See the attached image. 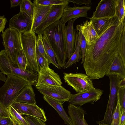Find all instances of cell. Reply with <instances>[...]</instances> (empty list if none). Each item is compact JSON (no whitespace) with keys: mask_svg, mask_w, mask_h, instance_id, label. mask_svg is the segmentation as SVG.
Instances as JSON below:
<instances>
[{"mask_svg":"<svg viewBox=\"0 0 125 125\" xmlns=\"http://www.w3.org/2000/svg\"><path fill=\"white\" fill-rule=\"evenodd\" d=\"M95 43L86 45L83 63L86 74L92 80L103 78L116 55L125 64V19L119 21L115 15Z\"/></svg>","mask_w":125,"mask_h":125,"instance_id":"6da1fadb","label":"cell"},{"mask_svg":"<svg viewBox=\"0 0 125 125\" xmlns=\"http://www.w3.org/2000/svg\"><path fill=\"white\" fill-rule=\"evenodd\" d=\"M65 26L59 21L47 27L42 33L50 44L55 53L57 62L61 68L64 66L66 59Z\"/></svg>","mask_w":125,"mask_h":125,"instance_id":"7a4b0ae2","label":"cell"},{"mask_svg":"<svg viewBox=\"0 0 125 125\" xmlns=\"http://www.w3.org/2000/svg\"><path fill=\"white\" fill-rule=\"evenodd\" d=\"M7 76L4 84L0 88V103L8 109L15 102L21 90L29 83L18 77L11 75Z\"/></svg>","mask_w":125,"mask_h":125,"instance_id":"3957f363","label":"cell"},{"mask_svg":"<svg viewBox=\"0 0 125 125\" xmlns=\"http://www.w3.org/2000/svg\"><path fill=\"white\" fill-rule=\"evenodd\" d=\"M0 70L5 75H12L21 78L32 85L35 86L37 82L38 73L23 70L15 65L7 55L4 50L0 52Z\"/></svg>","mask_w":125,"mask_h":125,"instance_id":"277c9868","label":"cell"},{"mask_svg":"<svg viewBox=\"0 0 125 125\" xmlns=\"http://www.w3.org/2000/svg\"><path fill=\"white\" fill-rule=\"evenodd\" d=\"M22 49L27 61L26 69L38 73L39 68L37 64L36 54L37 36L35 32H20Z\"/></svg>","mask_w":125,"mask_h":125,"instance_id":"5b68a950","label":"cell"},{"mask_svg":"<svg viewBox=\"0 0 125 125\" xmlns=\"http://www.w3.org/2000/svg\"><path fill=\"white\" fill-rule=\"evenodd\" d=\"M1 36L7 55L14 65L17 66V56L20 50L22 49L20 32L9 27L2 32Z\"/></svg>","mask_w":125,"mask_h":125,"instance_id":"8992f818","label":"cell"},{"mask_svg":"<svg viewBox=\"0 0 125 125\" xmlns=\"http://www.w3.org/2000/svg\"><path fill=\"white\" fill-rule=\"evenodd\" d=\"M63 78L69 85L77 93L88 91L94 87L92 80L86 74L63 73Z\"/></svg>","mask_w":125,"mask_h":125,"instance_id":"52a82bcc","label":"cell"},{"mask_svg":"<svg viewBox=\"0 0 125 125\" xmlns=\"http://www.w3.org/2000/svg\"><path fill=\"white\" fill-rule=\"evenodd\" d=\"M108 76L110 80L109 95L104 118L101 121L107 125H110L112 114L117 100V92L119 88L118 84L121 79L116 75H110Z\"/></svg>","mask_w":125,"mask_h":125,"instance_id":"ba28073f","label":"cell"},{"mask_svg":"<svg viewBox=\"0 0 125 125\" xmlns=\"http://www.w3.org/2000/svg\"><path fill=\"white\" fill-rule=\"evenodd\" d=\"M103 93V91L94 87L88 91L72 94L68 102L69 104L80 107L87 103L93 104L99 100Z\"/></svg>","mask_w":125,"mask_h":125,"instance_id":"9c48e42d","label":"cell"},{"mask_svg":"<svg viewBox=\"0 0 125 125\" xmlns=\"http://www.w3.org/2000/svg\"><path fill=\"white\" fill-rule=\"evenodd\" d=\"M35 87L44 96L62 103L68 101L72 94L70 92L62 86H42Z\"/></svg>","mask_w":125,"mask_h":125,"instance_id":"30bf717a","label":"cell"},{"mask_svg":"<svg viewBox=\"0 0 125 125\" xmlns=\"http://www.w3.org/2000/svg\"><path fill=\"white\" fill-rule=\"evenodd\" d=\"M11 106L20 115L34 117L45 122L47 118L43 110L37 105L14 102Z\"/></svg>","mask_w":125,"mask_h":125,"instance_id":"8fae6325","label":"cell"},{"mask_svg":"<svg viewBox=\"0 0 125 125\" xmlns=\"http://www.w3.org/2000/svg\"><path fill=\"white\" fill-rule=\"evenodd\" d=\"M37 82L35 86H62V83L60 76L49 67L40 70L38 73Z\"/></svg>","mask_w":125,"mask_h":125,"instance_id":"7c38bea8","label":"cell"},{"mask_svg":"<svg viewBox=\"0 0 125 125\" xmlns=\"http://www.w3.org/2000/svg\"><path fill=\"white\" fill-rule=\"evenodd\" d=\"M66 6L60 5H52L42 23L35 31V33L38 34H42L47 27L59 21L62 17L64 9Z\"/></svg>","mask_w":125,"mask_h":125,"instance_id":"4fadbf2b","label":"cell"},{"mask_svg":"<svg viewBox=\"0 0 125 125\" xmlns=\"http://www.w3.org/2000/svg\"><path fill=\"white\" fill-rule=\"evenodd\" d=\"M32 18L22 11L14 15L10 20L9 27L17 30L19 32L30 31Z\"/></svg>","mask_w":125,"mask_h":125,"instance_id":"5bb4252c","label":"cell"},{"mask_svg":"<svg viewBox=\"0 0 125 125\" xmlns=\"http://www.w3.org/2000/svg\"><path fill=\"white\" fill-rule=\"evenodd\" d=\"M92 9L90 6H76L71 7L68 6L65 7L63 13L59 21L62 24L65 25L69 20L73 19H77L81 17H84L89 19L87 15L88 12Z\"/></svg>","mask_w":125,"mask_h":125,"instance_id":"9a60e30c","label":"cell"},{"mask_svg":"<svg viewBox=\"0 0 125 125\" xmlns=\"http://www.w3.org/2000/svg\"><path fill=\"white\" fill-rule=\"evenodd\" d=\"M116 0H101L98 3L91 18H112L115 15Z\"/></svg>","mask_w":125,"mask_h":125,"instance_id":"2e32d148","label":"cell"},{"mask_svg":"<svg viewBox=\"0 0 125 125\" xmlns=\"http://www.w3.org/2000/svg\"><path fill=\"white\" fill-rule=\"evenodd\" d=\"M77 18L69 20L65 27V41L66 58L69 60L74 51L75 40V31L74 28V23Z\"/></svg>","mask_w":125,"mask_h":125,"instance_id":"e0dca14e","label":"cell"},{"mask_svg":"<svg viewBox=\"0 0 125 125\" xmlns=\"http://www.w3.org/2000/svg\"><path fill=\"white\" fill-rule=\"evenodd\" d=\"M76 28L84 37L87 45L94 43L99 38L90 20H87L83 24L77 25Z\"/></svg>","mask_w":125,"mask_h":125,"instance_id":"ac0fdd59","label":"cell"},{"mask_svg":"<svg viewBox=\"0 0 125 125\" xmlns=\"http://www.w3.org/2000/svg\"><path fill=\"white\" fill-rule=\"evenodd\" d=\"M30 31L35 32L42 23L49 12L52 6L34 4Z\"/></svg>","mask_w":125,"mask_h":125,"instance_id":"d6986e66","label":"cell"},{"mask_svg":"<svg viewBox=\"0 0 125 125\" xmlns=\"http://www.w3.org/2000/svg\"><path fill=\"white\" fill-rule=\"evenodd\" d=\"M68 111L72 125H88L84 118L86 112L82 108L69 104Z\"/></svg>","mask_w":125,"mask_h":125,"instance_id":"ffe728a7","label":"cell"},{"mask_svg":"<svg viewBox=\"0 0 125 125\" xmlns=\"http://www.w3.org/2000/svg\"><path fill=\"white\" fill-rule=\"evenodd\" d=\"M105 75H115L121 79L125 78V64L120 54L116 55Z\"/></svg>","mask_w":125,"mask_h":125,"instance_id":"44dd1931","label":"cell"},{"mask_svg":"<svg viewBox=\"0 0 125 125\" xmlns=\"http://www.w3.org/2000/svg\"><path fill=\"white\" fill-rule=\"evenodd\" d=\"M15 102L37 105L32 85L29 84L24 87L19 92Z\"/></svg>","mask_w":125,"mask_h":125,"instance_id":"7402d4cb","label":"cell"},{"mask_svg":"<svg viewBox=\"0 0 125 125\" xmlns=\"http://www.w3.org/2000/svg\"><path fill=\"white\" fill-rule=\"evenodd\" d=\"M43 98L57 112L65 123L67 125H72L71 120L64 109L62 103L45 96Z\"/></svg>","mask_w":125,"mask_h":125,"instance_id":"603a6c76","label":"cell"},{"mask_svg":"<svg viewBox=\"0 0 125 125\" xmlns=\"http://www.w3.org/2000/svg\"><path fill=\"white\" fill-rule=\"evenodd\" d=\"M112 18L104 17L95 18H90V21L99 36L106 29Z\"/></svg>","mask_w":125,"mask_h":125,"instance_id":"cb8c5ba5","label":"cell"},{"mask_svg":"<svg viewBox=\"0 0 125 125\" xmlns=\"http://www.w3.org/2000/svg\"><path fill=\"white\" fill-rule=\"evenodd\" d=\"M42 40L48 60L50 63H52L59 69L61 67L58 65L56 60L55 53L48 41L45 37L43 35Z\"/></svg>","mask_w":125,"mask_h":125,"instance_id":"d4e9b609","label":"cell"},{"mask_svg":"<svg viewBox=\"0 0 125 125\" xmlns=\"http://www.w3.org/2000/svg\"><path fill=\"white\" fill-rule=\"evenodd\" d=\"M82 58V52L79 42L76 39L74 47V51L63 67L64 69L68 68L73 64L78 62Z\"/></svg>","mask_w":125,"mask_h":125,"instance_id":"484cf974","label":"cell"},{"mask_svg":"<svg viewBox=\"0 0 125 125\" xmlns=\"http://www.w3.org/2000/svg\"><path fill=\"white\" fill-rule=\"evenodd\" d=\"M8 109L11 120L15 125H28L23 117L11 105L10 106Z\"/></svg>","mask_w":125,"mask_h":125,"instance_id":"4316f807","label":"cell"},{"mask_svg":"<svg viewBox=\"0 0 125 125\" xmlns=\"http://www.w3.org/2000/svg\"><path fill=\"white\" fill-rule=\"evenodd\" d=\"M115 15L119 21L125 18V0H116Z\"/></svg>","mask_w":125,"mask_h":125,"instance_id":"83f0119b","label":"cell"},{"mask_svg":"<svg viewBox=\"0 0 125 125\" xmlns=\"http://www.w3.org/2000/svg\"><path fill=\"white\" fill-rule=\"evenodd\" d=\"M20 11H22L32 18L35 5L29 0H22L20 5Z\"/></svg>","mask_w":125,"mask_h":125,"instance_id":"f1b7e54d","label":"cell"},{"mask_svg":"<svg viewBox=\"0 0 125 125\" xmlns=\"http://www.w3.org/2000/svg\"><path fill=\"white\" fill-rule=\"evenodd\" d=\"M33 1L34 4L46 6L60 5L67 6L70 3L69 0H35Z\"/></svg>","mask_w":125,"mask_h":125,"instance_id":"f546056e","label":"cell"},{"mask_svg":"<svg viewBox=\"0 0 125 125\" xmlns=\"http://www.w3.org/2000/svg\"><path fill=\"white\" fill-rule=\"evenodd\" d=\"M122 110L117 100L116 105L112 114L111 125H120Z\"/></svg>","mask_w":125,"mask_h":125,"instance_id":"4dcf8cb0","label":"cell"},{"mask_svg":"<svg viewBox=\"0 0 125 125\" xmlns=\"http://www.w3.org/2000/svg\"><path fill=\"white\" fill-rule=\"evenodd\" d=\"M17 66L19 68L24 70H27V61L22 49L20 50L17 55Z\"/></svg>","mask_w":125,"mask_h":125,"instance_id":"1f68e13d","label":"cell"},{"mask_svg":"<svg viewBox=\"0 0 125 125\" xmlns=\"http://www.w3.org/2000/svg\"><path fill=\"white\" fill-rule=\"evenodd\" d=\"M36 54L37 62L40 70L49 67L50 62L38 52L36 47Z\"/></svg>","mask_w":125,"mask_h":125,"instance_id":"d6a6232c","label":"cell"},{"mask_svg":"<svg viewBox=\"0 0 125 125\" xmlns=\"http://www.w3.org/2000/svg\"><path fill=\"white\" fill-rule=\"evenodd\" d=\"M75 39L79 41L80 46L82 51V60L81 63L84 62L86 46V43L83 36L79 31H77Z\"/></svg>","mask_w":125,"mask_h":125,"instance_id":"836d02e7","label":"cell"},{"mask_svg":"<svg viewBox=\"0 0 125 125\" xmlns=\"http://www.w3.org/2000/svg\"><path fill=\"white\" fill-rule=\"evenodd\" d=\"M36 48L38 52L48 60L43 42L42 34H38L37 37Z\"/></svg>","mask_w":125,"mask_h":125,"instance_id":"e575fe53","label":"cell"},{"mask_svg":"<svg viewBox=\"0 0 125 125\" xmlns=\"http://www.w3.org/2000/svg\"><path fill=\"white\" fill-rule=\"evenodd\" d=\"M117 99L122 110H125V87L119 88L117 92Z\"/></svg>","mask_w":125,"mask_h":125,"instance_id":"d590c367","label":"cell"},{"mask_svg":"<svg viewBox=\"0 0 125 125\" xmlns=\"http://www.w3.org/2000/svg\"><path fill=\"white\" fill-rule=\"evenodd\" d=\"M23 118L28 125H46L42 121L34 117L27 115Z\"/></svg>","mask_w":125,"mask_h":125,"instance_id":"8d00e7d4","label":"cell"},{"mask_svg":"<svg viewBox=\"0 0 125 125\" xmlns=\"http://www.w3.org/2000/svg\"><path fill=\"white\" fill-rule=\"evenodd\" d=\"M0 125H15L11 117L0 116Z\"/></svg>","mask_w":125,"mask_h":125,"instance_id":"74e56055","label":"cell"},{"mask_svg":"<svg viewBox=\"0 0 125 125\" xmlns=\"http://www.w3.org/2000/svg\"><path fill=\"white\" fill-rule=\"evenodd\" d=\"M70 2H72L74 4H76L78 5L84 4L86 6H90L92 4L90 0H69Z\"/></svg>","mask_w":125,"mask_h":125,"instance_id":"f35d334b","label":"cell"},{"mask_svg":"<svg viewBox=\"0 0 125 125\" xmlns=\"http://www.w3.org/2000/svg\"><path fill=\"white\" fill-rule=\"evenodd\" d=\"M0 116L11 117L9 109L0 103Z\"/></svg>","mask_w":125,"mask_h":125,"instance_id":"ab89813d","label":"cell"},{"mask_svg":"<svg viewBox=\"0 0 125 125\" xmlns=\"http://www.w3.org/2000/svg\"><path fill=\"white\" fill-rule=\"evenodd\" d=\"M7 21L4 15L0 16V33L3 32Z\"/></svg>","mask_w":125,"mask_h":125,"instance_id":"60d3db41","label":"cell"},{"mask_svg":"<svg viewBox=\"0 0 125 125\" xmlns=\"http://www.w3.org/2000/svg\"><path fill=\"white\" fill-rule=\"evenodd\" d=\"M22 0H10L11 8L20 6Z\"/></svg>","mask_w":125,"mask_h":125,"instance_id":"b9f144b4","label":"cell"},{"mask_svg":"<svg viewBox=\"0 0 125 125\" xmlns=\"http://www.w3.org/2000/svg\"><path fill=\"white\" fill-rule=\"evenodd\" d=\"M125 110H122L120 118V125H125Z\"/></svg>","mask_w":125,"mask_h":125,"instance_id":"7bdbcfd3","label":"cell"},{"mask_svg":"<svg viewBox=\"0 0 125 125\" xmlns=\"http://www.w3.org/2000/svg\"><path fill=\"white\" fill-rule=\"evenodd\" d=\"M118 87L119 88L125 87V78L120 80L119 83Z\"/></svg>","mask_w":125,"mask_h":125,"instance_id":"ee69618b","label":"cell"},{"mask_svg":"<svg viewBox=\"0 0 125 125\" xmlns=\"http://www.w3.org/2000/svg\"><path fill=\"white\" fill-rule=\"evenodd\" d=\"M6 78L5 75L2 73L0 71V80L5 82Z\"/></svg>","mask_w":125,"mask_h":125,"instance_id":"f6af8a7d","label":"cell"},{"mask_svg":"<svg viewBox=\"0 0 125 125\" xmlns=\"http://www.w3.org/2000/svg\"><path fill=\"white\" fill-rule=\"evenodd\" d=\"M96 122L97 124L98 125H108L100 121H97Z\"/></svg>","mask_w":125,"mask_h":125,"instance_id":"bcb514c9","label":"cell"},{"mask_svg":"<svg viewBox=\"0 0 125 125\" xmlns=\"http://www.w3.org/2000/svg\"></svg>","mask_w":125,"mask_h":125,"instance_id":"7dc6e473","label":"cell"}]
</instances>
